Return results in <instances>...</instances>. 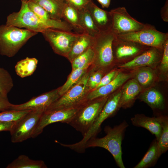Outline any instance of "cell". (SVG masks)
I'll list each match as a JSON object with an SVG mask.
<instances>
[{
    "label": "cell",
    "instance_id": "obj_7",
    "mask_svg": "<svg viewBox=\"0 0 168 168\" xmlns=\"http://www.w3.org/2000/svg\"><path fill=\"white\" fill-rule=\"evenodd\" d=\"M111 30L100 32L95 37L92 48L95 53L93 64L105 67L110 65L114 61L112 43L116 35Z\"/></svg>",
    "mask_w": 168,
    "mask_h": 168
},
{
    "label": "cell",
    "instance_id": "obj_1",
    "mask_svg": "<svg viewBox=\"0 0 168 168\" xmlns=\"http://www.w3.org/2000/svg\"><path fill=\"white\" fill-rule=\"evenodd\" d=\"M29 30L37 33L48 28L72 31V27L65 21L52 19L45 21L37 16L29 8L27 2L21 1L20 10L10 14L6 24Z\"/></svg>",
    "mask_w": 168,
    "mask_h": 168
},
{
    "label": "cell",
    "instance_id": "obj_6",
    "mask_svg": "<svg viewBox=\"0 0 168 168\" xmlns=\"http://www.w3.org/2000/svg\"><path fill=\"white\" fill-rule=\"evenodd\" d=\"M90 73L86 72L77 83L60 96L45 110L76 108L87 101V96L90 91L87 83Z\"/></svg>",
    "mask_w": 168,
    "mask_h": 168
},
{
    "label": "cell",
    "instance_id": "obj_2",
    "mask_svg": "<svg viewBox=\"0 0 168 168\" xmlns=\"http://www.w3.org/2000/svg\"><path fill=\"white\" fill-rule=\"evenodd\" d=\"M128 126V123L124 120L113 127L105 126L104 128L105 135L101 138L95 137L91 138L86 143L85 149L96 147L103 148L111 154L118 167L125 168L122 158V143Z\"/></svg>",
    "mask_w": 168,
    "mask_h": 168
},
{
    "label": "cell",
    "instance_id": "obj_20",
    "mask_svg": "<svg viewBox=\"0 0 168 168\" xmlns=\"http://www.w3.org/2000/svg\"><path fill=\"white\" fill-rule=\"evenodd\" d=\"M141 87L136 79L129 80L123 87L119 103V108L129 106L141 91Z\"/></svg>",
    "mask_w": 168,
    "mask_h": 168
},
{
    "label": "cell",
    "instance_id": "obj_9",
    "mask_svg": "<svg viewBox=\"0 0 168 168\" xmlns=\"http://www.w3.org/2000/svg\"><path fill=\"white\" fill-rule=\"evenodd\" d=\"M45 110H31L18 120L15 121L10 131L11 142H22L31 138L40 119Z\"/></svg>",
    "mask_w": 168,
    "mask_h": 168
},
{
    "label": "cell",
    "instance_id": "obj_12",
    "mask_svg": "<svg viewBox=\"0 0 168 168\" xmlns=\"http://www.w3.org/2000/svg\"><path fill=\"white\" fill-rule=\"evenodd\" d=\"M79 107L68 109H54L45 110L42 114L32 138L37 137L47 125L60 122L68 124L75 115Z\"/></svg>",
    "mask_w": 168,
    "mask_h": 168
},
{
    "label": "cell",
    "instance_id": "obj_24",
    "mask_svg": "<svg viewBox=\"0 0 168 168\" xmlns=\"http://www.w3.org/2000/svg\"><path fill=\"white\" fill-rule=\"evenodd\" d=\"M62 18L64 19L73 29L80 33L83 32L80 24L79 10L65 2L63 11Z\"/></svg>",
    "mask_w": 168,
    "mask_h": 168
},
{
    "label": "cell",
    "instance_id": "obj_32",
    "mask_svg": "<svg viewBox=\"0 0 168 168\" xmlns=\"http://www.w3.org/2000/svg\"><path fill=\"white\" fill-rule=\"evenodd\" d=\"M31 110L16 111L10 110L0 112V121H16Z\"/></svg>",
    "mask_w": 168,
    "mask_h": 168
},
{
    "label": "cell",
    "instance_id": "obj_33",
    "mask_svg": "<svg viewBox=\"0 0 168 168\" xmlns=\"http://www.w3.org/2000/svg\"><path fill=\"white\" fill-rule=\"evenodd\" d=\"M136 80L138 83L144 86L150 85L153 81L154 75L149 69L145 68L139 71L136 75Z\"/></svg>",
    "mask_w": 168,
    "mask_h": 168
},
{
    "label": "cell",
    "instance_id": "obj_36",
    "mask_svg": "<svg viewBox=\"0 0 168 168\" xmlns=\"http://www.w3.org/2000/svg\"><path fill=\"white\" fill-rule=\"evenodd\" d=\"M161 58V68L164 71H167L168 69V39L164 44Z\"/></svg>",
    "mask_w": 168,
    "mask_h": 168
},
{
    "label": "cell",
    "instance_id": "obj_26",
    "mask_svg": "<svg viewBox=\"0 0 168 168\" xmlns=\"http://www.w3.org/2000/svg\"><path fill=\"white\" fill-rule=\"evenodd\" d=\"M44 162L41 160H35L21 155L9 164L7 168H46Z\"/></svg>",
    "mask_w": 168,
    "mask_h": 168
},
{
    "label": "cell",
    "instance_id": "obj_5",
    "mask_svg": "<svg viewBox=\"0 0 168 168\" xmlns=\"http://www.w3.org/2000/svg\"><path fill=\"white\" fill-rule=\"evenodd\" d=\"M108 97L87 100L80 106L69 124L83 136L90 129Z\"/></svg>",
    "mask_w": 168,
    "mask_h": 168
},
{
    "label": "cell",
    "instance_id": "obj_11",
    "mask_svg": "<svg viewBox=\"0 0 168 168\" xmlns=\"http://www.w3.org/2000/svg\"><path fill=\"white\" fill-rule=\"evenodd\" d=\"M109 12L112 20L111 30L116 35L137 31L147 25L132 17L125 7H118Z\"/></svg>",
    "mask_w": 168,
    "mask_h": 168
},
{
    "label": "cell",
    "instance_id": "obj_10",
    "mask_svg": "<svg viewBox=\"0 0 168 168\" xmlns=\"http://www.w3.org/2000/svg\"><path fill=\"white\" fill-rule=\"evenodd\" d=\"M41 33L55 53L66 57L81 34L51 28Z\"/></svg>",
    "mask_w": 168,
    "mask_h": 168
},
{
    "label": "cell",
    "instance_id": "obj_29",
    "mask_svg": "<svg viewBox=\"0 0 168 168\" xmlns=\"http://www.w3.org/2000/svg\"><path fill=\"white\" fill-rule=\"evenodd\" d=\"M87 68L72 69L65 83L59 87L58 94L61 96L77 83L87 72Z\"/></svg>",
    "mask_w": 168,
    "mask_h": 168
},
{
    "label": "cell",
    "instance_id": "obj_43",
    "mask_svg": "<svg viewBox=\"0 0 168 168\" xmlns=\"http://www.w3.org/2000/svg\"><path fill=\"white\" fill-rule=\"evenodd\" d=\"M21 1H25V2H28L30 0H20Z\"/></svg>",
    "mask_w": 168,
    "mask_h": 168
},
{
    "label": "cell",
    "instance_id": "obj_30",
    "mask_svg": "<svg viewBox=\"0 0 168 168\" xmlns=\"http://www.w3.org/2000/svg\"><path fill=\"white\" fill-rule=\"evenodd\" d=\"M161 127V134L158 141L157 145L161 155L168 149V117L167 116H158Z\"/></svg>",
    "mask_w": 168,
    "mask_h": 168
},
{
    "label": "cell",
    "instance_id": "obj_42",
    "mask_svg": "<svg viewBox=\"0 0 168 168\" xmlns=\"http://www.w3.org/2000/svg\"><path fill=\"white\" fill-rule=\"evenodd\" d=\"M103 8H108L110 4L111 0H97Z\"/></svg>",
    "mask_w": 168,
    "mask_h": 168
},
{
    "label": "cell",
    "instance_id": "obj_17",
    "mask_svg": "<svg viewBox=\"0 0 168 168\" xmlns=\"http://www.w3.org/2000/svg\"><path fill=\"white\" fill-rule=\"evenodd\" d=\"M130 76L129 74L119 73L109 84L90 91L87 96V100L107 96L121 86Z\"/></svg>",
    "mask_w": 168,
    "mask_h": 168
},
{
    "label": "cell",
    "instance_id": "obj_39",
    "mask_svg": "<svg viewBox=\"0 0 168 168\" xmlns=\"http://www.w3.org/2000/svg\"><path fill=\"white\" fill-rule=\"evenodd\" d=\"M12 105L9 101L7 95L0 92V112L10 110Z\"/></svg>",
    "mask_w": 168,
    "mask_h": 168
},
{
    "label": "cell",
    "instance_id": "obj_8",
    "mask_svg": "<svg viewBox=\"0 0 168 168\" xmlns=\"http://www.w3.org/2000/svg\"><path fill=\"white\" fill-rule=\"evenodd\" d=\"M117 35L123 40L161 49H163L164 44L168 39V33L160 31L154 26L148 24L146 27L139 31Z\"/></svg>",
    "mask_w": 168,
    "mask_h": 168
},
{
    "label": "cell",
    "instance_id": "obj_23",
    "mask_svg": "<svg viewBox=\"0 0 168 168\" xmlns=\"http://www.w3.org/2000/svg\"><path fill=\"white\" fill-rule=\"evenodd\" d=\"M161 155L156 139L152 142L141 160L133 168H147L153 166Z\"/></svg>",
    "mask_w": 168,
    "mask_h": 168
},
{
    "label": "cell",
    "instance_id": "obj_3",
    "mask_svg": "<svg viewBox=\"0 0 168 168\" xmlns=\"http://www.w3.org/2000/svg\"><path fill=\"white\" fill-rule=\"evenodd\" d=\"M38 33L26 29L0 25V54L8 57L14 56L31 38Z\"/></svg>",
    "mask_w": 168,
    "mask_h": 168
},
{
    "label": "cell",
    "instance_id": "obj_28",
    "mask_svg": "<svg viewBox=\"0 0 168 168\" xmlns=\"http://www.w3.org/2000/svg\"><path fill=\"white\" fill-rule=\"evenodd\" d=\"M92 46L72 61V69L88 68L89 66L93 64L95 53Z\"/></svg>",
    "mask_w": 168,
    "mask_h": 168
},
{
    "label": "cell",
    "instance_id": "obj_37",
    "mask_svg": "<svg viewBox=\"0 0 168 168\" xmlns=\"http://www.w3.org/2000/svg\"><path fill=\"white\" fill-rule=\"evenodd\" d=\"M92 0H65V2L80 11L85 9Z\"/></svg>",
    "mask_w": 168,
    "mask_h": 168
},
{
    "label": "cell",
    "instance_id": "obj_18",
    "mask_svg": "<svg viewBox=\"0 0 168 168\" xmlns=\"http://www.w3.org/2000/svg\"><path fill=\"white\" fill-rule=\"evenodd\" d=\"M133 125L146 128L155 135L158 141L160 137L161 127L158 116L149 117L143 114H137L131 119Z\"/></svg>",
    "mask_w": 168,
    "mask_h": 168
},
{
    "label": "cell",
    "instance_id": "obj_4",
    "mask_svg": "<svg viewBox=\"0 0 168 168\" xmlns=\"http://www.w3.org/2000/svg\"><path fill=\"white\" fill-rule=\"evenodd\" d=\"M121 91H120L108 97L92 125L83 136L79 142L73 144H66L65 146L79 152H84L85 147L87 141L92 138L96 137L101 130V125L106 119L112 116L119 108V103Z\"/></svg>",
    "mask_w": 168,
    "mask_h": 168
},
{
    "label": "cell",
    "instance_id": "obj_16",
    "mask_svg": "<svg viewBox=\"0 0 168 168\" xmlns=\"http://www.w3.org/2000/svg\"><path fill=\"white\" fill-rule=\"evenodd\" d=\"M86 8L90 14L100 32L111 29L112 20L110 12L100 8L92 0Z\"/></svg>",
    "mask_w": 168,
    "mask_h": 168
},
{
    "label": "cell",
    "instance_id": "obj_21",
    "mask_svg": "<svg viewBox=\"0 0 168 168\" xmlns=\"http://www.w3.org/2000/svg\"><path fill=\"white\" fill-rule=\"evenodd\" d=\"M30 0L42 7L48 12L52 19L61 20L62 18V13L65 2L60 0Z\"/></svg>",
    "mask_w": 168,
    "mask_h": 168
},
{
    "label": "cell",
    "instance_id": "obj_38",
    "mask_svg": "<svg viewBox=\"0 0 168 168\" xmlns=\"http://www.w3.org/2000/svg\"><path fill=\"white\" fill-rule=\"evenodd\" d=\"M117 72L115 70L111 71L101 78L100 83L94 89H96L101 86L107 84L111 82L115 77Z\"/></svg>",
    "mask_w": 168,
    "mask_h": 168
},
{
    "label": "cell",
    "instance_id": "obj_15",
    "mask_svg": "<svg viewBox=\"0 0 168 168\" xmlns=\"http://www.w3.org/2000/svg\"><path fill=\"white\" fill-rule=\"evenodd\" d=\"M161 49L150 47L132 59L121 65L120 67L132 68L154 64L159 62L161 58L159 51Z\"/></svg>",
    "mask_w": 168,
    "mask_h": 168
},
{
    "label": "cell",
    "instance_id": "obj_40",
    "mask_svg": "<svg viewBox=\"0 0 168 168\" xmlns=\"http://www.w3.org/2000/svg\"><path fill=\"white\" fill-rule=\"evenodd\" d=\"M15 121H0V132L2 131H10Z\"/></svg>",
    "mask_w": 168,
    "mask_h": 168
},
{
    "label": "cell",
    "instance_id": "obj_31",
    "mask_svg": "<svg viewBox=\"0 0 168 168\" xmlns=\"http://www.w3.org/2000/svg\"><path fill=\"white\" fill-rule=\"evenodd\" d=\"M12 78L6 69L0 68V92L7 95L13 87Z\"/></svg>",
    "mask_w": 168,
    "mask_h": 168
},
{
    "label": "cell",
    "instance_id": "obj_34",
    "mask_svg": "<svg viewBox=\"0 0 168 168\" xmlns=\"http://www.w3.org/2000/svg\"><path fill=\"white\" fill-rule=\"evenodd\" d=\"M27 4L30 9L40 18L45 21L53 19L44 9L37 3L30 0L27 2Z\"/></svg>",
    "mask_w": 168,
    "mask_h": 168
},
{
    "label": "cell",
    "instance_id": "obj_13",
    "mask_svg": "<svg viewBox=\"0 0 168 168\" xmlns=\"http://www.w3.org/2000/svg\"><path fill=\"white\" fill-rule=\"evenodd\" d=\"M59 88L33 97L28 101L19 105L12 104L10 110L16 111L45 110L60 96Z\"/></svg>",
    "mask_w": 168,
    "mask_h": 168
},
{
    "label": "cell",
    "instance_id": "obj_27",
    "mask_svg": "<svg viewBox=\"0 0 168 168\" xmlns=\"http://www.w3.org/2000/svg\"><path fill=\"white\" fill-rule=\"evenodd\" d=\"M79 11L80 24L83 32L94 37L100 32L90 14L86 8Z\"/></svg>",
    "mask_w": 168,
    "mask_h": 168
},
{
    "label": "cell",
    "instance_id": "obj_25",
    "mask_svg": "<svg viewBox=\"0 0 168 168\" xmlns=\"http://www.w3.org/2000/svg\"><path fill=\"white\" fill-rule=\"evenodd\" d=\"M38 63V60L36 58L27 57L16 63L15 67V72L21 78L29 76L35 70Z\"/></svg>",
    "mask_w": 168,
    "mask_h": 168
},
{
    "label": "cell",
    "instance_id": "obj_41",
    "mask_svg": "<svg viewBox=\"0 0 168 168\" xmlns=\"http://www.w3.org/2000/svg\"><path fill=\"white\" fill-rule=\"evenodd\" d=\"M161 16L162 19L165 22L168 21V0H166L164 6L161 10Z\"/></svg>",
    "mask_w": 168,
    "mask_h": 168
},
{
    "label": "cell",
    "instance_id": "obj_22",
    "mask_svg": "<svg viewBox=\"0 0 168 168\" xmlns=\"http://www.w3.org/2000/svg\"><path fill=\"white\" fill-rule=\"evenodd\" d=\"M140 99L147 104L154 110H162L165 108L164 98L160 92L154 89H151L144 92Z\"/></svg>",
    "mask_w": 168,
    "mask_h": 168
},
{
    "label": "cell",
    "instance_id": "obj_35",
    "mask_svg": "<svg viewBox=\"0 0 168 168\" xmlns=\"http://www.w3.org/2000/svg\"><path fill=\"white\" fill-rule=\"evenodd\" d=\"M102 77L101 73L99 72H90L87 83V86L90 91L96 88Z\"/></svg>",
    "mask_w": 168,
    "mask_h": 168
},
{
    "label": "cell",
    "instance_id": "obj_19",
    "mask_svg": "<svg viewBox=\"0 0 168 168\" xmlns=\"http://www.w3.org/2000/svg\"><path fill=\"white\" fill-rule=\"evenodd\" d=\"M94 41V37L85 32L81 33L73 43L66 57L71 62L74 59L91 47Z\"/></svg>",
    "mask_w": 168,
    "mask_h": 168
},
{
    "label": "cell",
    "instance_id": "obj_14",
    "mask_svg": "<svg viewBox=\"0 0 168 168\" xmlns=\"http://www.w3.org/2000/svg\"><path fill=\"white\" fill-rule=\"evenodd\" d=\"M146 46H147L120 39L116 35L112 43L114 58L115 57L118 60H123L135 57L147 49L143 48Z\"/></svg>",
    "mask_w": 168,
    "mask_h": 168
},
{
    "label": "cell",
    "instance_id": "obj_44",
    "mask_svg": "<svg viewBox=\"0 0 168 168\" xmlns=\"http://www.w3.org/2000/svg\"><path fill=\"white\" fill-rule=\"evenodd\" d=\"M60 0L62 1H63V2H65V1H64L65 0Z\"/></svg>",
    "mask_w": 168,
    "mask_h": 168
}]
</instances>
